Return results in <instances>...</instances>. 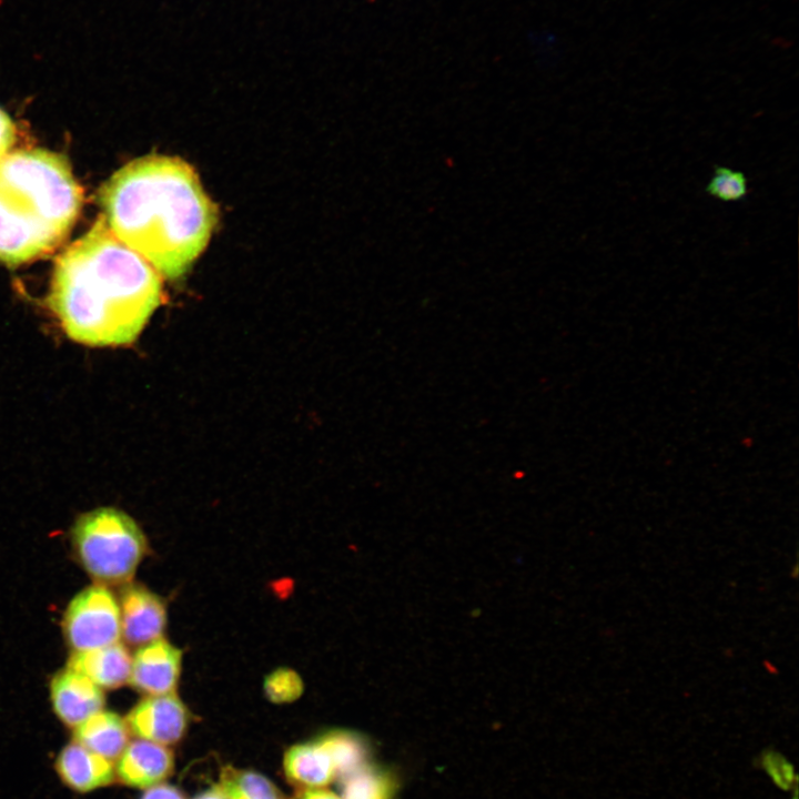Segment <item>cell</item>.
<instances>
[{
	"instance_id": "1",
	"label": "cell",
	"mask_w": 799,
	"mask_h": 799,
	"mask_svg": "<svg viewBox=\"0 0 799 799\" xmlns=\"http://www.w3.org/2000/svg\"><path fill=\"white\" fill-rule=\"evenodd\" d=\"M100 203L111 232L169 280L204 251L219 215L193 168L166 155L121 168L101 188Z\"/></svg>"
},
{
	"instance_id": "2",
	"label": "cell",
	"mask_w": 799,
	"mask_h": 799,
	"mask_svg": "<svg viewBox=\"0 0 799 799\" xmlns=\"http://www.w3.org/2000/svg\"><path fill=\"white\" fill-rule=\"evenodd\" d=\"M161 301L160 274L111 232L103 216L57 259L49 304L78 343H132Z\"/></svg>"
},
{
	"instance_id": "3",
	"label": "cell",
	"mask_w": 799,
	"mask_h": 799,
	"mask_svg": "<svg viewBox=\"0 0 799 799\" xmlns=\"http://www.w3.org/2000/svg\"><path fill=\"white\" fill-rule=\"evenodd\" d=\"M82 191L68 162L47 150L0 160V262L18 265L48 254L68 235Z\"/></svg>"
},
{
	"instance_id": "4",
	"label": "cell",
	"mask_w": 799,
	"mask_h": 799,
	"mask_svg": "<svg viewBox=\"0 0 799 799\" xmlns=\"http://www.w3.org/2000/svg\"><path fill=\"white\" fill-rule=\"evenodd\" d=\"M71 546L83 570L103 586L128 584L148 549L138 524L112 507L80 515L71 528Z\"/></svg>"
},
{
	"instance_id": "5",
	"label": "cell",
	"mask_w": 799,
	"mask_h": 799,
	"mask_svg": "<svg viewBox=\"0 0 799 799\" xmlns=\"http://www.w3.org/2000/svg\"><path fill=\"white\" fill-rule=\"evenodd\" d=\"M64 639L72 651H84L118 643L121 638L119 601L111 590L95 584L69 603L63 618Z\"/></svg>"
},
{
	"instance_id": "6",
	"label": "cell",
	"mask_w": 799,
	"mask_h": 799,
	"mask_svg": "<svg viewBox=\"0 0 799 799\" xmlns=\"http://www.w3.org/2000/svg\"><path fill=\"white\" fill-rule=\"evenodd\" d=\"M125 722L136 738L169 746L184 736L189 711L174 692L146 696L130 710Z\"/></svg>"
},
{
	"instance_id": "7",
	"label": "cell",
	"mask_w": 799,
	"mask_h": 799,
	"mask_svg": "<svg viewBox=\"0 0 799 799\" xmlns=\"http://www.w3.org/2000/svg\"><path fill=\"white\" fill-rule=\"evenodd\" d=\"M182 664V651L163 637L140 646L132 657L129 684L146 696L173 694Z\"/></svg>"
},
{
	"instance_id": "8",
	"label": "cell",
	"mask_w": 799,
	"mask_h": 799,
	"mask_svg": "<svg viewBox=\"0 0 799 799\" xmlns=\"http://www.w3.org/2000/svg\"><path fill=\"white\" fill-rule=\"evenodd\" d=\"M121 636L131 646L162 638L166 608L160 596L139 584L127 585L120 597Z\"/></svg>"
},
{
	"instance_id": "9",
	"label": "cell",
	"mask_w": 799,
	"mask_h": 799,
	"mask_svg": "<svg viewBox=\"0 0 799 799\" xmlns=\"http://www.w3.org/2000/svg\"><path fill=\"white\" fill-rule=\"evenodd\" d=\"M52 709L60 721L73 729L104 707L103 689L84 675L65 667L50 681Z\"/></svg>"
},
{
	"instance_id": "10",
	"label": "cell",
	"mask_w": 799,
	"mask_h": 799,
	"mask_svg": "<svg viewBox=\"0 0 799 799\" xmlns=\"http://www.w3.org/2000/svg\"><path fill=\"white\" fill-rule=\"evenodd\" d=\"M114 762L115 778L139 789L161 783L174 766L173 755L166 746L140 738L129 741Z\"/></svg>"
},
{
	"instance_id": "11",
	"label": "cell",
	"mask_w": 799,
	"mask_h": 799,
	"mask_svg": "<svg viewBox=\"0 0 799 799\" xmlns=\"http://www.w3.org/2000/svg\"><path fill=\"white\" fill-rule=\"evenodd\" d=\"M54 770L62 783L79 793L104 788L115 778L113 761L74 740L60 750L54 761Z\"/></svg>"
},
{
	"instance_id": "12",
	"label": "cell",
	"mask_w": 799,
	"mask_h": 799,
	"mask_svg": "<svg viewBox=\"0 0 799 799\" xmlns=\"http://www.w3.org/2000/svg\"><path fill=\"white\" fill-rule=\"evenodd\" d=\"M132 657L120 641L84 651H72L67 667L100 688L115 689L129 681Z\"/></svg>"
},
{
	"instance_id": "13",
	"label": "cell",
	"mask_w": 799,
	"mask_h": 799,
	"mask_svg": "<svg viewBox=\"0 0 799 799\" xmlns=\"http://www.w3.org/2000/svg\"><path fill=\"white\" fill-rule=\"evenodd\" d=\"M283 767L286 777L304 788H322L336 778L333 759L320 738L292 746L285 752Z\"/></svg>"
},
{
	"instance_id": "14",
	"label": "cell",
	"mask_w": 799,
	"mask_h": 799,
	"mask_svg": "<svg viewBox=\"0 0 799 799\" xmlns=\"http://www.w3.org/2000/svg\"><path fill=\"white\" fill-rule=\"evenodd\" d=\"M129 735L125 719L104 709L73 728L74 741L113 762L129 744Z\"/></svg>"
},
{
	"instance_id": "15",
	"label": "cell",
	"mask_w": 799,
	"mask_h": 799,
	"mask_svg": "<svg viewBox=\"0 0 799 799\" xmlns=\"http://www.w3.org/2000/svg\"><path fill=\"white\" fill-rule=\"evenodd\" d=\"M218 787L226 799H284L271 780L251 770L226 767Z\"/></svg>"
},
{
	"instance_id": "16",
	"label": "cell",
	"mask_w": 799,
	"mask_h": 799,
	"mask_svg": "<svg viewBox=\"0 0 799 799\" xmlns=\"http://www.w3.org/2000/svg\"><path fill=\"white\" fill-rule=\"evenodd\" d=\"M327 748L336 777H347L361 767L365 757L363 740L348 731H331L320 738Z\"/></svg>"
},
{
	"instance_id": "17",
	"label": "cell",
	"mask_w": 799,
	"mask_h": 799,
	"mask_svg": "<svg viewBox=\"0 0 799 799\" xmlns=\"http://www.w3.org/2000/svg\"><path fill=\"white\" fill-rule=\"evenodd\" d=\"M705 192L720 202H740L749 193L748 179L742 171L725 165H715Z\"/></svg>"
},
{
	"instance_id": "18",
	"label": "cell",
	"mask_w": 799,
	"mask_h": 799,
	"mask_svg": "<svg viewBox=\"0 0 799 799\" xmlns=\"http://www.w3.org/2000/svg\"><path fill=\"white\" fill-rule=\"evenodd\" d=\"M390 780L381 773L361 767L345 777L342 799H390Z\"/></svg>"
},
{
	"instance_id": "19",
	"label": "cell",
	"mask_w": 799,
	"mask_h": 799,
	"mask_svg": "<svg viewBox=\"0 0 799 799\" xmlns=\"http://www.w3.org/2000/svg\"><path fill=\"white\" fill-rule=\"evenodd\" d=\"M264 688L271 701L290 702L301 696L303 684L295 671L280 668L266 677Z\"/></svg>"
},
{
	"instance_id": "20",
	"label": "cell",
	"mask_w": 799,
	"mask_h": 799,
	"mask_svg": "<svg viewBox=\"0 0 799 799\" xmlns=\"http://www.w3.org/2000/svg\"><path fill=\"white\" fill-rule=\"evenodd\" d=\"M14 125L10 117L0 109V160L7 154L14 141Z\"/></svg>"
},
{
	"instance_id": "21",
	"label": "cell",
	"mask_w": 799,
	"mask_h": 799,
	"mask_svg": "<svg viewBox=\"0 0 799 799\" xmlns=\"http://www.w3.org/2000/svg\"><path fill=\"white\" fill-rule=\"evenodd\" d=\"M140 799H184V797L175 787L159 783L145 789Z\"/></svg>"
},
{
	"instance_id": "22",
	"label": "cell",
	"mask_w": 799,
	"mask_h": 799,
	"mask_svg": "<svg viewBox=\"0 0 799 799\" xmlns=\"http://www.w3.org/2000/svg\"><path fill=\"white\" fill-rule=\"evenodd\" d=\"M295 799H342L334 792L322 788H305Z\"/></svg>"
},
{
	"instance_id": "23",
	"label": "cell",
	"mask_w": 799,
	"mask_h": 799,
	"mask_svg": "<svg viewBox=\"0 0 799 799\" xmlns=\"http://www.w3.org/2000/svg\"><path fill=\"white\" fill-rule=\"evenodd\" d=\"M194 799H226V797L223 795V792L216 786L212 789H209V790L200 793Z\"/></svg>"
}]
</instances>
